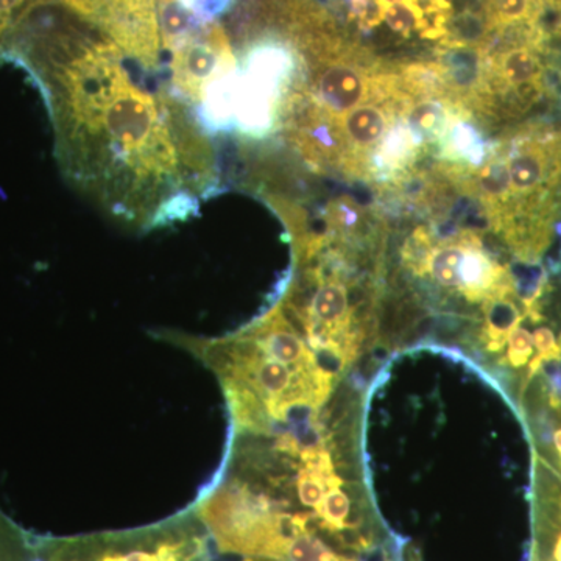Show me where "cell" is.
Returning a JSON list of instances; mask_svg holds the SVG:
<instances>
[{"label": "cell", "mask_w": 561, "mask_h": 561, "mask_svg": "<svg viewBox=\"0 0 561 561\" xmlns=\"http://www.w3.org/2000/svg\"><path fill=\"white\" fill-rule=\"evenodd\" d=\"M242 561H272V560H262V559H245Z\"/></svg>", "instance_id": "5bb4252c"}, {"label": "cell", "mask_w": 561, "mask_h": 561, "mask_svg": "<svg viewBox=\"0 0 561 561\" xmlns=\"http://www.w3.org/2000/svg\"><path fill=\"white\" fill-rule=\"evenodd\" d=\"M534 44L504 47L494 61L497 79L512 90L523 108L540 98L542 66L540 50Z\"/></svg>", "instance_id": "5b68a950"}, {"label": "cell", "mask_w": 561, "mask_h": 561, "mask_svg": "<svg viewBox=\"0 0 561 561\" xmlns=\"http://www.w3.org/2000/svg\"><path fill=\"white\" fill-rule=\"evenodd\" d=\"M208 530L194 508L136 529L76 537L36 535L38 561H213Z\"/></svg>", "instance_id": "3957f363"}, {"label": "cell", "mask_w": 561, "mask_h": 561, "mask_svg": "<svg viewBox=\"0 0 561 561\" xmlns=\"http://www.w3.org/2000/svg\"><path fill=\"white\" fill-rule=\"evenodd\" d=\"M317 94L324 108L334 113H348L365 102L367 84L354 66L337 61L320 69L316 79Z\"/></svg>", "instance_id": "52a82bcc"}, {"label": "cell", "mask_w": 561, "mask_h": 561, "mask_svg": "<svg viewBox=\"0 0 561 561\" xmlns=\"http://www.w3.org/2000/svg\"><path fill=\"white\" fill-rule=\"evenodd\" d=\"M529 508L526 561H561V481L531 453Z\"/></svg>", "instance_id": "277c9868"}, {"label": "cell", "mask_w": 561, "mask_h": 561, "mask_svg": "<svg viewBox=\"0 0 561 561\" xmlns=\"http://www.w3.org/2000/svg\"><path fill=\"white\" fill-rule=\"evenodd\" d=\"M560 28H561V24H560Z\"/></svg>", "instance_id": "9a60e30c"}, {"label": "cell", "mask_w": 561, "mask_h": 561, "mask_svg": "<svg viewBox=\"0 0 561 561\" xmlns=\"http://www.w3.org/2000/svg\"><path fill=\"white\" fill-rule=\"evenodd\" d=\"M483 191L493 198H508L511 195V176L507 162L496 161L486 165L481 175Z\"/></svg>", "instance_id": "8fae6325"}, {"label": "cell", "mask_w": 561, "mask_h": 561, "mask_svg": "<svg viewBox=\"0 0 561 561\" xmlns=\"http://www.w3.org/2000/svg\"><path fill=\"white\" fill-rule=\"evenodd\" d=\"M382 20L391 31L400 33L401 36H411L415 28L424 32V13L416 0L394 3L382 10Z\"/></svg>", "instance_id": "30bf717a"}, {"label": "cell", "mask_w": 561, "mask_h": 561, "mask_svg": "<svg viewBox=\"0 0 561 561\" xmlns=\"http://www.w3.org/2000/svg\"><path fill=\"white\" fill-rule=\"evenodd\" d=\"M559 168V164L553 165L552 154L541 144H526L515 149L507 161L511 192L527 195L531 205H538L537 198L545 195L542 186L552 180V173H560Z\"/></svg>", "instance_id": "8992f818"}, {"label": "cell", "mask_w": 561, "mask_h": 561, "mask_svg": "<svg viewBox=\"0 0 561 561\" xmlns=\"http://www.w3.org/2000/svg\"><path fill=\"white\" fill-rule=\"evenodd\" d=\"M183 342L219 378L232 432L260 434L316 415L343 381L279 302L230 335Z\"/></svg>", "instance_id": "7a4b0ae2"}, {"label": "cell", "mask_w": 561, "mask_h": 561, "mask_svg": "<svg viewBox=\"0 0 561 561\" xmlns=\"http://www.w3.org/2000/svg\"><path fill=\"white\" fill-rule=\"evenodd\" d=\"M31 0H0V41Z\"/></svg>", "instance_id": "4fadbf2b"}, {"label": "cell", "mask_w": 561, "mask_h": 561, "mask_svg": "<svg viewBox=\"0 0 561 561\" xmlns=\"http://www.w3.org/2000/svg\"><path fill=\"white\" fill-rule=\"evenodd\" d=\"M0 561H38L36 535L0 508Z\"/></svg>", "instance_id": "9c48e42d"}, {"label": "cell", "mask_w": 561, "mask_h": 561, "mask_svg": "<svg viewBox=\"0 0 561 561\" xmlns=\"http://www.w3.org/2000/svg\"><path fill=\"white\" fill-rule=\"evenodd\" d=\"M202 25L214 22L220 13L230 9L232 0H180Z\"/></svg>", "instance_id": "7c38bea8"}, {"label": "cell", "mask_w": 561, "mask_h": 561, "mask_svg": "<svg viewBox=\"0 0 561 561\" xmlns=\"http://www.w3.org/2000/svg\"><path fill=\"white\" fill-rule=\"evenodd\" d=\"M343 130L354 146L370 149L387 131V116L375 105H360L350 111L343 122Z\"/></svg>", "instance_id": "ba28073f"}, {"label": "cell", "mask_w": 561, "mask_h": 561, "mask_svg": "<svg viewBox=\"0 0 561 561\" xmlns=\"http://www.w3.org/2000/svg\"><path fill=\"white\" fill-rule=\"evenodd\" d=\"M0 58L38 83L62 171L102 206L146 228L197 208L213 184L205 128L186 103L133 76L127 55L61 0H31Z\"/></svg>", "instance_id": "6da1fadb"}]
</instances>
